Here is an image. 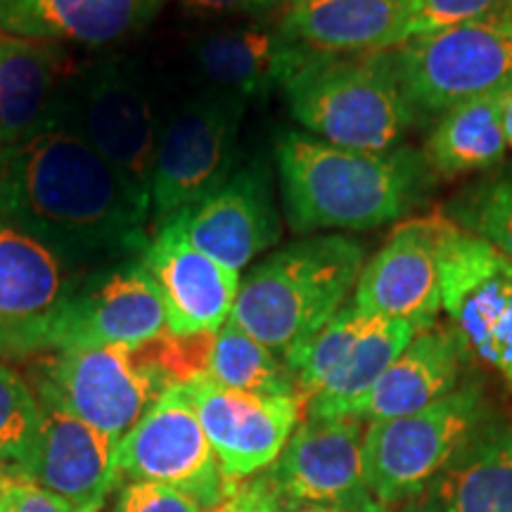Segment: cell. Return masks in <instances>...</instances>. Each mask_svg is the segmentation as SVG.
<instances>
[{
    "label": "cell",
    "mask_w": 512,
    "mask_h": 512,
    "mask_svg": "<svg viewBox=\"0 0 512 512\" xmlns=\"http://www.w3.org/2000/svg\"><path fill=\"white\" fill-rule=\"evenodd\" d=\"M0 221L76 275L143 256L152 226L147 197L64 128L0 152Z\"/></svg>",
    "instance_id": "6da1fadb"
},
{
    "label": "cell",
    "mask_w": 512,
    "mask_h": 512,
    "mask_svg": "<svg viewBox=\"0 0 512 512\" xmlns=\"http://www.w3.org/2000/svg\"><path fill=\"white\" fill-rule=\"evenodd\" d=\"M285 219L292 233L370 230L401 219L434 183L425 152L347 150L302 131L275 145Z\"/></svg>",
    "instance_id": "7a4b0ae2"
},
{
    "label": "cell",
    "mask_w": 512,
    "mask_h": 512,
    "mask_svg": "<svg viewBox=\"0 0 512 512\" xmlns=\"http://www.w3.org/2000/svg\"><path fill=\"white\" fill-rule=\"evenodd\" d=\"M366 249L347 235H309L266 256L240 280L230 320L278 356L316 335L358 283Z\"/></svg>",
    "instance_id": "3957f363"
},
{
    "label": "cell",
    "mask_w": 512,
    "mask_h": 512,
    "mask_svg": "<svg viewBox=\"0 0 512 512\" xmlns=\"http://www.w3.org/2000/svg\"><path fill=\"white\" fill-rule=\"evenodd\" d=\"M283 93L309 136L347 150L401 147L420 117L403 93L389 50L330 55L302 46Z\"/></svg>",
    "instance_id": "277c9868"
},
{
    "label": "cell",
    "mask_w": 512,
    "mask_h": 512,
    "mask_svg": "<svg viewBox=\"0 0 512 512\" xmlns=\"http://www.w3.org/2000/svg\"><path fill=\"white\" fill-rule=\"evenodd\" d=\"M489 418L494 415L482 384L467 380L418 413L368 422L363 484L370 498L389 510L420 501Z\"/></svg>",
    "instance_id": "5b68a950"
},
{
    "label": "cell",
    "mask_w": 512,
    "mask_h": 512,
    "mask_svg": "<svg viewBox=\"0 0 512 512\" xmlns=\"http://www.w3.org/2000/svg\"><path fill=\"white\" fill-rule=\"evenodd\" d=\"M31 387L119 444L174 382L147 342L55 351L34 368Z\"/></svg>",
    "instance_id": "8992f818"
},
{
    "label": "cell",
    "mask_w": 512,
    "mask_h": 512,
    "mask_svg": "<svg viewBox=\"0 0 512 512\" xmlns=\"http://www.w3.org/2000/svg\"><path fill=\"white\" fill-rule=\"evenodd\" d=\"M60 128L81 138L150 202L162 124L138 67L105 57L74 69L64 88Z\"/></svg>",
    "instance_id": "52a82bcc"
},
{
    "label": "cell",
    "mask_w": 512,
    "mask_h": 512,
    "mask_svg": "<svg viewBox=\"0 0 512 512\" xmlns=\"http://www.w3.org/2000/svg\"><path fill=\"white\" fill-rule=\"evenodd\" d=\"M247 102L209 91L183 102L162 124L150 181V223L162 228L233 176Z\"/></svg>",
    "instance_id": "ba28073f"
},
{
    "label": "cell",
    "mask_w": 512,
    "mask_h": 512,
    "mask_svg": "<svg viewBox=\"0 0 512 512\" xmlns=\"http://www.w3.org/2000/svg\"><path fill=\"white\" fill-rule=\"evenodd\" d=\"M439 252L441 306L467 356L512 387V261L448 216H430Z\"/></svg>",
    "instance_id": "9c48e42d"
},
{
    "label": "cell",
    "mask_w": 512,
    "mask_h": 512,
    "mask_svg": "<svg viewBox=\"0 0 512 512\" xmlns=\"http://www.w3.org/2000/svg\"><path fill=\"white\" fill-rule=\"evenodd\" d=\"M389 55L418 114H444L512 79V38L494 12L408 38Z\"/></svg>",
    "instance_id": "30bf717a"
},
{
    "label": "cell",
    "mask_w": 512,
    "mask_h": 512,
    "mask_svg": "<svg viewBox=\"0 0 512 512\" xmlns=\"http://www.w3.org/2000/svg\"><path fill=\"white\" fill-rule=\"evenodd\" d=\"M117 470L124 482H155L183 491L204 510L214 508L230 489L185 384L166 389L119 441Z\"/></svg>",
    "instance_id": "8fae6325"
},
{
    "label": "cell",
    "mask_w": 512,
    "mask_h": 512,
    "mask_svg": "<svg viewBox=\"0 0 512 512\" xmlns=\"http://www.w3.org/2000/svg\"><path fill=\"white\" fill-rule=\"evenodd\" d=\"M164 335H169V316L162 292L138 256L76 278L57 323L53 351L138 347Z\"/></svg>",
    "instance_id": "7c38bea8"
},
{
    "label": "cell",
    "mask_w": 512,
    "mask_h": 512,
    "mask_svg": "<svg viewBox=\"0 0 512 512\" xmlns=\"http://www.w3.org/2000/svg\"><path fill=\"white\" fill-rule=\"evenodd\" d=\"M76 278L43 242L0 221V358L53 351Z\"/></svg>",
    "instance_id": "4fadbf2b"
},
{
    "label": "cell",
    "mask_w": 512,
    "mask_h": 512,
    "mask_svg": "<svg viewBox=\"0 0 512 512\" xmlns=\"http://www.w3.org/2000/svg\"><path fill=\"white\" fill-rule=\"evenodd\" d=\"M185 387L230 484L268 470L304 418L297 396L238 392L209 377H197Z\"/></svg>",
    "instance_id": "5bb4252c"
},
{
    "label": "cell",
    "mask_w": 512,
    "mask_h": 512,
    "mask_svg": "<svg viewBox=\"0 0 512 512\" xmlns=\"http://www.w3.org/2000/svg\"><path fill=\"white\" fill-rule=\"evenodd\" d=\"M12 470L69 512H98L119 482L117 444L55 403L41 401L36 437Z\"/></svg>",
    "instance_id": "9a60e30c"
},
{
    "label": "cell",
    "mask_w": 512,
    "mask_h": 512,
    "mask_svg": "<svg viewBox=\"0 0 512 512\" xmlns=\"http://www.w3.org/2000/svg\"><path fill=\"white\" fill-rule=\"evenodd\" d=\"M174 219L200 252L240 273L283 235L271 166L261 159L242 166L219 190Z\"/></svg>",
    "instance_id": "2e32d148"
},
{
    "label": "cell",
    "mask_w": 512,
    "mask_h": 512,
    "mask_svg": "<svg viewBox=\"0 0 512 512\" xmlns=\"http://www.w3.org/2000/svg\"><path fill=\"white\" fill-rule=\"evenodd\" d=\"M366 422L304 415L283 453L268 467L285 505L332 503L358 508L370 496L363 484Z\"/></svg>",
    "instance_id": "e0dca14e"
},
{
    "label": "cell",
    "mask_w": 512,
    "mask_h": 512,
    "mask_svg": "<svg viewBox=\"0 0 512 512\" xmlns=\"http://www.w3.org/2000/svg\"><path fill=\"white\" fill-rule=\"evenodd\" d=\"M140 261L162 292L171 335L216 332L233 313L240 273L200 252L176 219L155 230Z\"/></svg>",
    "instance_id": "ac0fdd59"
},
{
    "label": "cell",
    "mask_w": 512,
    "mask_h": 512,
    "mask_svg": "<svg viewBox=\"0 0 512 512\" xmlns=\"http://www.w3.org/2000/svg\"><path fill=\"white\" fill-rule=\"evenodd\" d=\"M351 304L368 316L430 328L441 306L439 252L432 219L403 223L363 266Z\"/></svg>",
    "instance_id": "d6986e66"
},
{
    "label": "cell",
    "mask_w": 512,
    "mask_h": 512,
    "mask_svg": "<svg viewBox=\"0 0 512 512\" xmlns=\"http://www.w3.org/2000/svg\"><path fill=\"white\" fill-rule=\"evenodd\" d=\"M72 72L60 43L0 34V152L60 128Z\"/></svg>",
    "instance_id": "ffe728a7"
},
{
    "label": "cell",
    "mask_w": 512,
    "mask_h": 512,
    "mask_svg": "<svg viewBox=\"0 0 512 512\" xmlns=\"http://www.w3.org/2000/svg\"><path fill=\"white\" fill-rule=\"evenodd\" d=\"M467 363V351L451 325L434 323L420 330L396 361L384 370L354 418L380 422L418 413L456 392Z\"/></svg>",
    "instance_id": "44dd1931"
},
{
    "label": "cell",
    "mask_w": 512,
    "mask_h": 512,
    "mask_svg": "<svg viewBox=\"0 0 512 512\" xmlns=\"http://www.w3.org/2000/svg\"><path fill=\"white\" fill-rule=\"evenodd\" d=\"M283 34L330 55H366L411 38L406 0H290Z\"/></svg>",
    "instance_id": "7402d4cb"
},
{
    "label": "cell",
    "mask_w": 512,
    "mask_h": 512,
    "mask_svg": "<svg viewBox=\"0 0 512 512\" xmlns=\"http://www.w3.org/2000/svg\"><path fill=\"white\" fill-rule=\"evenodd\" d=\"M162 0H0V34L107 46L150 22Z\"/></svg>",
    "instance_id": "603a6c76"
},
{
    "label": "cell",
    "mask_w": 512,
    "mask_h": 512,
    "mask_svg": "<svg viewBox=\"0 0 512 512\" xmlns=\"http://www.w3.org/2000/svg\"><path fill=\"white\" fill-rule=\"evenodd\" d=\"M302 46L280 31L266 27L221 29L202 36L192 46L197 69L211 91L249 102L264 98L271 88H283Z\"/></svg>",
    "instance_id": "cb8c5ba5"
},
{
    "label": "cell",
    "mask_w": 512,
    "mask_h": 512,
    "mask_svg": "<svg viewBox=\"0 0 512 512\" xmlns=\"http://www.w3.org/2000/svg\"><path fill=\"white\" fill-rule=\"evenodd\" d=\"M432 512H512V425L489 418L420 498Z\"/></svg>",
    "instance_id": "d4e9b609"
},
{
    "label": "cell",
    "mask_w": 512,
    "mask_h": 512,
    "mask_svg": "<svg viewBox=\"0 0 512 512\" xmlns=\"http://www.w3.org/2000/svg\"><path fill=\"white\" fill-rule=\"evenodd\" d=\"M422 152L432 174L441 178L496 169L508 152L501 117V88L439 114Z\"/></svg>",
    "instance_id": "484cf974"
},
{
    "label": "cell",
    "mask_w": 512,
    "mask_h": 512,
    "mask_svg": "<svg viewBox=\"0 0 512 512\" xmlns=\"http://www.w3.org/2000/svg\"><path fill=\"white\" fill-rule=\"evenodd\" d=\"M420 325L408 320L373 318L366 332L344 356L328 382L318 389V394L304 406V415L311 418H354L358 403L366 399L375 382L380 380L396 356L411 344L418 335Z\"/></svg>",
    "instance_id": "4316f807"
},
{
    "label": "cell",
    "mask_w": 512,
    "mask_h": 512,
    "mask_svg": "<svg viewBox=\"0 0 512 512\" xmlns=\"http://www.w3.org/2000/svg\"><path fill=\"white\" fill-rule=\"evenodd\" d=\"M204 377L221 384V387L238 389V392L297 396V382H294L285 358L256 342L230 318L214 332Z\"/></svg>",
    "instance_id": "83f0119b"
},
{
    "label": "cell",
    "mask_w": 512,
    "mask_h": 512,
    "mask_svg": "<svg viewBox=\"0 0 512 512\" xmlns=\"http://www.w3.org/2000/svg\"><path fill=\"white\" fill-rule=\"evenodd\" d=\"M373 318L375 316H368L356 304H344L309 342L285 356L287 368L292 370L294 382H297V396L302 406H306L318 394V389L328 382V377L335 373L344 356L358 342V337L373 323Z\"/></svg>",
    "instance_id": "f1b7e54d"
},
{
    "label": "cell",
    "mask_w": 512,
    "mask_h": 512,
    "mask_svg": "<svg viewBox=\"0 0 512 512\" xmlns=\"http://www.w3.org/2000/svg\"><path fill=\"white\" fill-rule=\"evenodd\" d=\"M446 211L456 226L512 261V166L470 185Z\"/></svg>",
    "instance_id": "f546056e"
},
{
    "label": "cell",
    "mask_w": 512,
    "mask_h": 512,
    "mask_svg": "<svg viewBox=\"0 0 512 512\" xmlns=\"http://www.w3.org/2000/svg\"><path fill=\"white\" fill-rule=\"evenodd\" d=\"M41 422V401L24 375L0 363V465L15 467L27 456Z\"/></svg>",
    "instance_id": "4dcf8cb0"
},
{
    "label": "cell",
    "mask_w": 512,
    "mask_h": 512,
    "mask_svg": "<svg viewBox=\"0 0 512 512\" xmlns=\"http://www.w3.org/2000/svg\"><path fill=\"white\" fill-rule=\"evenodd\" d=\"M498 3L501 0H406L411 38L491 15Z\"/></svg>",
    "instance_id": "1f68e13d"
},
{
    "label": "cell",
    "mask_w": 512,
    "mask_h": 512,
    "mask_svg": "<svg viewBox=\"0 0 512 512\" xmlns=\"http://www.w3.org/2000/svg\"><path fill=\"white\" fill-rule=\"evenodd\" d=\"M114 512H204L195 498L155 482L121 484Z\"/></svg>",
    "instance_id": "d6a6232c"
},
{
    "label": "cell",
    "mask_w": 512,
    "mask_h": 512,
    "mask_svg": "<svg viewBox=\"0 0 512 512\" xmlns=\"http://www.w3.org/2000/svg\"><path fill=\"white\" fill-rule=\"evenodd\" d=\"M285 501L280 491L275 489L273 479L268 472L233 482L226 496L221 498L214 508L204 512H283Z\"/></svg>",
    "instance_id": "836d02e7"
},
{
    "label": "cell",
    "mask_w": 512,
    "mask_h": 512,
    "mask_svg": "<svg viewBox=\"0 0 512 512\" xmlns=\"http://www.w3.org/2000/svg\"><path fill=\"white\" fill-rule=\"evenodd\" d=\"M0 512H69L64 505L43 491L41 486L31 484L29 479L19 477L15 470L0 494Z\"/></svg>",
    "instance_id": "e575fe53"
},
{
    "label": "cell",
    "mask_w": 512,
    "mask_h": 512,
    "mask_svg": "<svg viewBox=\"0 0 512 512\" xmlns=\"http://www.w3.org/2000/svg\"><path fill=\"white\" fill-rule=\"evenodd\" d=\"M185 3L207 12H226V15L245 12V15H259V12L275 8L280 0H185Z\"/></svg>",
    "instance_id": "d590c367"
},
{
    "label": "cell",
    "mask_w": 512,
    "mask_h": 512,
    "mask_svg": "<svg viewBox=\"0 0 512 512\" xmlns=\"http://www.w3.org/2000/svg\"><path fill=\"white\" fill-rule=\"evenodd\" d=\"M501 117L505 140H508V150H512V79L505 83V86H501Z\"/></svg>",
    "instance_id": "8d00e7d4"
},
{
    "label": "cell",
    "mask_w": 512,
    "mask_h": 512,
    "mask_svg": "<svg viewBox=\"0 0 512 512\" xmlns=\"http://www.w3.org/2000/svg\"><path fill=\"white\" fill-rule=\"evenodd\" d=\"M356 508H344V505L332 503H292L285 505L283 512H354Z\"/></svg>",
    "instance_id": "74e56055"
},
{
    "label": "cell",
    "mask_w": 512,
    "mask_h": 512,
    "mask_svg": "<svg viewBox=\"0 0 512 512\" xmlns=\"http://www.w3.org/2000/svg\"><path fill=\"white\" fill-rule=\"evenodd\" d=\"M368 512H432V510L427 508V505L422 503V501H415V503L403 505V508L389 510V508H382V505H377V503L373 501V498H370V501H368Z\"/></svg>",
    "instance_id": "f35d334b"
},
{
    "label": "cell",
    "mask_w": 512,
    "mask_h": 512,
    "mask_svg": "<svg viewBox=\"0 0 512 512\" xmlns=\"http://www.w3.org/2000/svg\"><path fill=\"white\" fill-rule=\"evenodd\" d=\"M494 15L498 17V22L503 24L505 31H508L510 38H512V0H501V3L496 5Z\"/></svg>",
    "instance_id": "ab89813d"
},
{
    "label": "cell",
    "mask_w": 512,
    "mask_h": 512,
    "mask_svg": "<svg viewBox=\"0 0 512 512\" xmlns=\"http://www.w3.org/2000/svg\"><path fill=\"white\" fill-rule=\"evenodd\" d=\"M10 475H12V467L0 465V494H3V489H5V484H8Z\"/></svg>",
    "instance_id": "60d3db41"
},
{
    "label": "cell",
    "mask_w": 512,
    "mask_h": 512,
    "mask_svg": "<svg viewBox=\"0 0 512 512\" xmlns=\"http://www.w3.org/2000/svg\"><path fill=\"white\" fill-rule=\"evenodd\" d=\"M368 501H370V496L366 498V501H363L361 505H358V508L354 510V512H368Z\"/></svg>",
    "instance_id": "b9f144b4"
}]
</instances>
